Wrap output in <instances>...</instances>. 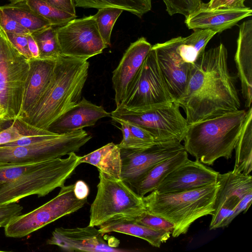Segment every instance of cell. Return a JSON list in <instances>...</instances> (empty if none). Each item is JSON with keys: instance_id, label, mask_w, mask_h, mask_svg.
Segmentation results:
<instances>
[{"instance_id": "obj_1", "label": "cell", "mask_w": 252, "mask_h": 252, "mask_svg": "<svg viewBox=\"0 0 252 252\" xmlns=\"http://www.w3.org/2000/svg\"><path fill=\"white\" fill-rule=\"evenodd\" d=\"M225 46L204 51L190 66L183 94L175 102L188 125L240 109L236 82L229 70Z\"/></svg>"}, {"instance_id": "obj_2", "label": "cell", "mask_w": 252, "mask_h": 252, "mask_svg": "<svg viewBox=\"0 0 252 252\" xmlns=\"http://www.w3.org/2000/svg\"><path fill=\"white\" fill-rule=\"evenodd\" d=\"M87 60L62 56L56 61L51 79L27 114L20 119L30 126L48 130L60 117L81 100L88 76Z\"/></svg>"}, {"instance_id": "obj_3", "label": "cell", "mask_w": 252, "mask_h": 252, "mask_svg": "<svg viewBox=\"0 0 252 252\" xmlns=\"http://www.w3.org/2000/svg\"><path fill=\"white\" fill-rule=\"evenodd\" d=\"M244 109L189 125L183 141L186 151L204 164L230 158L246 116Z\"/></svg>"}, {"instance_id": "obj_4", "label": "cell", "mask_w": 252, "mask_h": 252, "mask_svg": "<svg viewBox=\"0 0 252 252\" xmlns=\"http://www.w3.org/2000/svg\"><path fill=\"white\" fill-rule=\"evenodd\" d=\"M219 184L208 185L182 191L162 193L153 190L143 197L146 210L171 222L176 238L186 234L197 219L214 212Z\"/></svg>"}, {"instance_id": "obj_5", "label": "cell", "mask_w": 252, "mask_h": 252, "mask_svg": "<svg viewBox=\"0 0 252 252\" xmlns=\"http://www.w3.org/2000/svg\"><path fill=\"white\" fill-rule=\"evenodd\" d=\"M80 157L72 153L65 158L37 162L20 177L0 184V206L16 202L31 195L44 196L62 188L80 164Z\"/></svg>"}, {"instance_id": "obj_6", "label": "cell", "mask_w": 252, "mask_h": 252, "mask_svg": "<svg viewBox=\"0 0 252 252\" xmlns=\"http://www.w3.org/2000/svg\"><path fill=\"white\" fill-rule=\"evenodd\" d=\"M98 171L99 183L90 208L89 225L99 226L116 216L136 217L146 211L143 198L121 179Z\"/></svg>"}, {"instance_id": "obj_7", "label": "cell", "mask_w": 252, "mask_h": 252, "mask_svg": "<svg viewBox=\"0 0 252 252\" xmlns=\"http://www.w3.org/2000/svg\"><path fill=\"white\" fill-rule=\"evenodd\" d=\"M92 136L83 129L47 136L36 143L23 146L0 145V165L37 163L77 152Z\"/></svg>"}, {"instance_id": "obj_8", "label": "cell", "mask_w": 252, "mask_h": 252, "mask_svg": "<svg viewBox=\"0 0 252 252\" xmlns=\"http://www.w3.org/2000/svg\"><path fill=\"white\" fill-rule=\"evenodd\" d=\"M159 67L156 52L151 48L144 59L122 104L132 111H139L174 102Z\"/></svg>"}, {"instance_id": "obj_9", "label": "cell", "mask_w": 252, "mask_h": 252, "mask_svg": "<svg viewBox=\"0 0 252 252\" xmlns=\"http://www.w3.org/2000/svg\"><path fill=\"white\" fill-rule=\"evenodd\" d=\"M30 69V60L16 49L5 33L0 58V102L10 121L21 114Z\"/></svg>"}, {"instance_id": "obj_10", "label": "cell", "mask_w": 252, "mask_h": 252, "mask_svg": "<svg viewBox=\"0 0 252 252\" xmlns=\"http://www.w3.org/2000/svg\"><path fill=\"white\" fill-rule=\"evenodd\" d=\"M111 118L134 124L144 129L156 142L183 141L188 123L181 114L180 106L172 103L139 111L116 108Z\"/></svg>"}, {"instance_id": "obj_11", "label": "cell", "mask_w": 252, "mask_h": 252, "mask_svg": "<svg viewBox=\"0 0 252 252\" xmlns=\"http://www.w3.org/2000/svg\"><path fill=\"white\" fill-rule=\"evenodd\" d=\"M74 187V184L63 186L52 199L29 213L15 218L4 227L5 235L15 238L25 237L82 208L87 203V198H77Z\"/></svg>"}, {"instance_id": "obj_12", "label": "cell", "mask_w": 252, "mask_h": 252, "mask_svg": "<svg viewBox=\"0 0 252 252\" xmlns=\"http://www.w3.org/2000/svg\"><path fill=\"white\" fill-rule=\"evenodd\" d=\"M55 27L62 56L88 60L107 47L99 33L94 15L75 18Z\"/></svg>"}, {"instance_id": "obj_13", "label": "cell", "mask_w": 252, "mask_h": 252, "mask_svg": "<svg viewBox=\"0 0 252 252\" xmlns=\"http://www.w3.org/2000/svg\"><path fill=\"white\" fill-rule=\"evenodd\" d=\"M184 150L176 141L157 143L142 149H120L121 179L133 189L155 165Z\"/></svg>"}, {"instance_id": "obj_14", "label": "cell", "mask_w": 252, "mask_h": 252, "mask_svg": "<svg viewBox=\"0 0 252 252\" xmlns=\"http://www.w3.org/2000/svg\"><path fill=\"white\" fill-rule=\"evenodd\" d=\"M183 37L171 38L152 46L168 90L175 101L183 94L189 78L190 66L179 55L178 47Z\"/></svg>"}, {"instance_id": "obj_15", "label": "cell", "mask_w": 252, "mask_h": 252, "mask_svg": "<svg viewBox=\"0 0 252 252\" xmlns=\"http://www.w3.org/2000/svg\"><path fill=\"white\" fill-rule=\"evenodd\" d=\"M103 234L94 226L72 228H56L46 244L59 247L68 252H124L107 243Z\"/></svg>"}, {"instance_id": "obj_16", "label": "cell", "mask_w": 252, "mask_h": 252, "mask_svg": "<svg viewBox=\"0 0 252 252\" xmlns=\"http://www.w3.org/2000/svg\"><path fill=\"white\" fill-rule=\"evenodd\" d=\"M219 173L197 160L188 159L170 172L155 190L175 192L215 184Z\"/></svg>"}, {"instance_id": "obj_17", "label": "cell", "mask_w": 252, "mask_h": 252, "mask_svg": "<svg viewBox=\"0 0 252 252\" xmlns=\"http://www.w3.org/2000/svg\"><path fill=\"white\" fill-rule=\"evenodd\" d=\"M152 45L144 37L130 44L118 66L112 80L116 108L123 103L128 90Z\"/></svg>"}, {"instance_id": "obj_18", "label": "cell", "mask_w": 252, "mask_h": 252, "mask_svg": "<svg viewBox=\"0 0 252 252\" xmlns=\"http://www.w3.org/2000/svg\"><path fill=\"white\" fill-rule=\"evenodd\" d=\"M252 14V9L248 7L212 9L202 3L196 11L186 17L185 23L189 29L193 31L209 29L220 33Z\"/></svg>"}, {"instance_id": "obj_19", "label": "cell", "mask_w": 252, "mask_h": 252, "mask_svg": "<svg viewBox=\"0 0 252 252\" xmlns=\"http://www.w3.org/2000/svg\"><path fill=\"white\" fill-rule=\"evenodd\" d=\"M102 106L96 105L83 97L71 109L57 119L48 130L57 134L65 133L94 125L101 118L111 117Z\"/></svg>"}, {"instance_id": "obj_20", "label": "cell", "mask_w": 252, "mask_h": 252, "mask_svg": "<svg viewBox=\"0 0 252 252\" xmlns=\"http://www.w3.org/2000/svg\"><path fill=\"white\" fill-rule=\"evenodd\" d=\"M234 61L241 84V91L245 107L252 102V20L239 26L237 46Z\"/></svg>"}, {"instance_id": "obj_21", "label": "cell", "mask_w": 252, "mask_h": 252, "mask_svg": "<svg viewBox=\"0 0 252 252\" xmlns=\"http://www.w3.org/2000/svg\"><path fill=\"white\" fill-rule=\"evenodd\" d=\"M216 182L219 187L214 204L215 211L223 206L233 212L240 201L252 192V177L250 174L234 170L223 174L219 173Z\"/></svg>"}, {"instance_id": "obj_22", "label": "cell", "mask_w": 252, "mask_h": 252, "mask_svg": "<svg viewBox=\"0 0 252 252\" xmlns=\"http://www.w3.org/2000/svg\"><path fill=\"white\" fill-rule=\"evenodd\" d=\"M98 230L103 235L118 232L142 239L152 246L159 248L170 237L171 233L153 229L136 222L133 217L116 216L99 226Z\"/></svg>"}, {"instance_id": "obj_23", "label": "cell", "mask_w": 252, "mask_h": 252, "mask_svg": "<svg viewBox=\"0 0 252 252\" xmlns=\"http://www.w3.org/2000/svg\"><path fill=\"white\" fill-rule=\"evenodd\" d=\"M56 60H30L31 69L25 88L22 111L18 118H22L27 114L46 89L52 76Z\"/></svg>"}, {"instance_id": "obj_24", "label": "cell", "mask_w": 252, "mask_h": 252, "mask_svg": "<svg viewBox=\"0 0 252 252\" xmlns=\"http://www.w3.org/2000/svg\"><path fill=\"white\" fill-rule=\"evenodd\" d=\"M80 163H87L98 171L117 179H121L122 160L120 148L113 142L109 143L87 155L80 157Z\"/></svg>"}, {"instance_id": "obj_25", "label": "cell", "mask_w": 252, "mask_h": 252, "mask_svg": "<svg viewBox=\"0 0 252 252\" xmlns=\"http://www.w3.org/2000/svg\"><path fill=\"white\" fill-rule=\"evenodd\" d=\"M188 159V152L184 150L160 162L149 171L133 189L139 196L144 197L148 193L156 190L170 172Z\"/></svg>"}, {"instance_id": "obj_26", "label": "cell", "mask_w": 252, "mask_h": 252, "mask_svg": "<svg viewBox=\"0 0 252 252\" xmlns=\"http://www.w3.org/2000/svg\"><path fill=\"white\" fill-rule=\"evenodd\" d=\"M233 170L250 174L252 170V108L247 111L243 126L234 148Z\"/></svg>"}, {"instance_id": "obj_27", "label": "cell", "mask_w": 252, "mask_h": 252, "mask_svg": "<svg viewBox=\"0 0 252 252\" xmlns=\"http://www.w3.org/2000/svg\"><path fill=\"white\" fill-rule=\"evenodd\" d=\"M0 9L31 33L53 26L47 20L33 10L26 0L0 6Z\"/></svg>"}, {"instance_id": "obj_28", "label": "cell", "mask_w": 252, "mask_h": 252, "mask_svg": "<svg viewBox=\"0 0 252 252\" xmlns=\"http://www.w3.org/2000/svg\"><path fill=\"white\" fill-rule=\"evenodd\" d=\"M77 7L100 9L115 7L133 14L139 17L151 10L152 0H73Z\"/></svg>"}, {"instance_id": "obj_29", "label": "cell", "mask_w": 252, "mask_h": 252, "mask_svg": "<svg viewBox=\"0 0 252 252\" xmlns=\"http://www.w3.org/2000/svg\"><path fill=\"white\" fill-rule=\"evenodd\" d=\"M39 51V58L55 60L62 56L55 27L50 26L31 33Z\"/></svg>"}, {"instance_id": "obj_30", "label": "cell", "mask_w": 252, "mask_h": 252, "mask_svg": "<svg viewBox=\"0 0 252 252\" xmlns=\"http://www.w3.org/2000/svg\"><path fill=\"white\" fill-rule=\"evenodd\" d=\"M26 2L54 27L63 26L77 17L76 15L60 10L42 0H26Z\"/></svg>"}, {"instance_id": "obj_31", "label": "cell", "mask_w": 252, "mask_h": 252, "mask_svg": "<svg viewBox=\"0 0 252 252\" xmlns=\"http://www.w3.org/2000/svg\"><path fill=\"white\" fill-rule=\"evenodd\" d=\"M124 10L115 7L99 9L94 15L99 33L105 44L111 45V35L114 25Z\"/></svg>"}, {"instance_id": "obj_32", "label": "cell", "mask_w": 252, "mask_h": 252, "mask_svg": "<svg viewBox=\"0 0 252 252\" xmlns=\"http://www.w3.org/2000/svg\"><path fill=\"white\" fill-rule=\"evenodd\" d=\"M7 128L0 131V145L15 141L23 137L44 134V131L37 128H31L20 119L12 121Z\"/></svg>"}, {"instance_id": "obj_33", "label": "cell", "mask_w": 252, "mask_h": 252, "mask_svg": "<svg viewBox=\"0 0 252 252\" xmlns=\"http://www.w3.org/2000/svg\"><path fill=\"white\" fill-rule=\"evenodd\" d=\"M166 11L172 16L180 14L188 17L196 11L202 5L201 0H163Z\"/></svg>"}, {"instance_id": "obj_34", "label": "cell", "mask_w": 252, "mask_h": 252, "mask_svg": "<svg viewBox=\"0 0 252 252\" xmlns=\"http://www.w3.org/2000/svg\"><path fill=\"white\" fill-rule=\"evenodd\" d=\"M216 33L209 29L196 30L188 36L184 37V42L192 47L199 56L205 51L207 43Z\"/></svg>"}, {"instance_id": "obj_35", "label": "cell", "mask_w": 252, "mask_h": 252, "mask_svg": "<svg viewBox=\"0 0 252 252\" xmlns=\"http://www.w3.org/2000/svg\"><path fill=\"white\" fill-rule=\"evenodd\" d=\"M133 218L138 223L153 229L168 231L172 233L174 228V225L171 222L147 210L140 216Z\"/></svg>"}, {"instance_id": "obj_36", "label": "cell", "mask_w": 252, "mask_h": 252, "mask_svg": "<svg viewBox=\"0 0 252 252\" xmlns=\"http://www.w3.org/2000/svg\"><path fill=\"white\" fill-rule=\"evenodd\" d=\"M111 118L114 121L121 125L119 128L122 132L123 138L121 142L117 144L120 149L136 150L145 149L151 146L136 138L131 133L127 126L123 121L116 118Z\"/></svg>"}, {"instance_id": "obj_37", "label": "cell", "mask_w": 252, "mask_h": 252, "mask_svg": "<svg viewBox=\"0 0 252 252\" xmlns=\"http://www.w3.org/2000/svg\"><path fill=\"white\" fill-rule=\"evenodd\" d=\"M23 207L16 202L0 206V227H4L11 220L21 215Z\"/></svg>"}, {"instance_id": "obj_38", "label": "cell", "mask_w": 252, "mask_h": 252, "mask_svg": "<svg viewBox=\"0 0 252 252\" xmlns=\"http://www.w3.org/2000/svg\"><path fill=\"white\" fill-rule=\"evenodd\" d=\"M0 27L5 33L28 34L31 33L17 21L0 9Z\"/></svg>"}, {"instance_id": "obj_39", "label": "cell", "mask_w": 252, "mask_h": 252, "mask_svg": "<svg viewBox=\"0 0 252 252\" xmlns=\"http://www.w3.org/2000/svg\"><path fill=\"white\" fill-rule=\"evenodd\" d=\"M9 41L16 49L26 59H32L28 47L27 34L6 33Z\"/></svg>"}, {"instance_id": "obj_40", "label": "cell", "mask_w": 252, "mask_h": 252, "mask_svg": "<svg viewBox=\"0 0 252 252\" xmlns=\"http://www.w3.org/2000/svg\"><path fill=\"white\" fill-rule=\"evenodd\" d=\"M123 121L125 122L127 126L131 133L141 141L150 146H152L157 143L152 136L143 128L132 123L125 121Z\"/></svg>"}, {"instance_id": "obj_41", "label": "cell", "mask_w": 252, "mask_h": 252, "mask_svg": "<svg viewBox=\"0 0 252 252\" xmlns=\"http://www.w3.org/2000/svg\"><path fill=\"white\" fill-rule=\"evenodd\" d=\"M246 0H210L206 6L210 9L242 8L246 7Z\"/></svg>"}, {"instance_id": "obj_42", "label": "cell", "mask_w": 252, "mask_h": 252, "mask_svg": "<svg viewBox=\"0 0 252 252\" xmlns=\"http://www.w3.org/2000/svg\"><path fill=\"white\" fill-rule=\"evenodd\" d=\"M252 202V192L247 194L239 202L236 208L233 211L232 214L225 221L223 228L227 227L230 222L237 217L239 214L244 212L245 213L249 209Z\"/></svg>"}, {"instance_id": "obj_43", "label": "cell", "mask_w": 252, "mask_h": 252, "mask_svg": "<svg viewBox=\"0 0 252 252\" xmlns=\"http://www.w3.org/2000/svg\"><path fill=\"white\" fill-rule=\"evenodd\" d=\"M51 5L56 8L71 14L76 15L75 4L73 0H42Z\"/></svg>"}, {"instance_id": "obj_44", "label": "cell", "mask_w": 252, "mask_h": 252, "mask_svg": "<svg viewBox=\"0 0 252 252\" xmlns=\"http://www.w3.org/2000/svg\"><path fill=\"white\" fill-rule=\"evenodd\" d=\"M74 192L77 198H87L89 193V186L84 181L79 180L74 184Z\"/></svg>"}, {"instance_id": "obj_45", "label": "cell", "mask_w": 252, "mask_h": 252, "mask_svg": "<svg viewBox=\"0 0 252 252\" xmlns=\"http://www.w3.org/2000/svg\"><path fill=\"white\" fill-rule=\"evenodd\" d=\"M27 37L28 39L29 50L31 54L32 59H39V51L37 44L35 40L31 33L27 34Z\"/></svg>"}, {"instance_id": "obj_46", "label": "cell", "mask_w": 252, "mask_h": 252, "mask_svg": "<svg viewBox=\"0 0 252 252\" xmlns=\"http://www.w3.org/2000/svg\"><path fill=\"white\" fill-rule=\"evenodd\" d=\"M7 121H10V120L7 111L0 102V131L2 130V125Z\"/></svg>"}, {"instance_id": "obj_47", "label": "cell", "mask_w": 252, "mask_h": 252, "mask_svg": "<svg viewBox=\"0 0 252 252\" xmlns=\"http://www.w3.org/2000/svg\"><path fill=\"white\" fill-rule=\"evenodd\" d=\"M5 32L0 27V58L1 52L2 42L4 35H5Z\"/></svg>"}, {"instance_id": "obj_48", "label": "cell", "mask_w": 252, "mask_h": 252, "mask_svg": "<svg viewBox=\"0 0 252 252\" xmlns=\"http://www.w3.org/2000/svg\"><path fill=\"white\" fill-rule=\"evenodd\" d=\"M7 0L9 1V2H10V3H15V2L25 1L26 0Z\"/></svg>"}]
</instances>
